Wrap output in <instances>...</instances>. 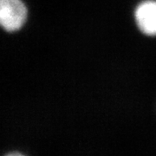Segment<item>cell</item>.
Segmentation results:
<instances>
[{
  "instance_id": "cell-1",
  "label": "cell",
  "mask_w": 156,
  "mask_h": 156,
  "mask_svg": "<svg viewBox=\"0 0 156 156\" xmlns=\"http://www.w3.org/2000/svg\"><path fill=\"white\" fill-rule=\"evenodd\" d=\"M28 19V8L23 0H0V28L13 33L20 30Z\"/></svg>"
},
{
  "instance_id": "cell-2",
  "label": "cell",
  "mask_w": 156,
  "mask_h": 156,
  "mask_svg": "<svg viewBox=\"0 0 156 156\" xmlns=\"http://www.w3.org/2000/svg\"><path fill=\"white\" fill-rule=\"evenodd\" d=\"M134 19L140 32L156 37V0H145L134 11Z\"/></svg>"
}]
</instances>
